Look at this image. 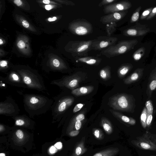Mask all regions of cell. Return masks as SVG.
<instances>
[{
  "mask_svg": "<svg viewBox=\"0 0 156 156\" xmlns=\"http://www.w3.org/2000/svg\"><path fill=\"white\" fill-rule=\"evenodd\" d=\"M79 133L78 130H73L69 133V135L72 136H75L77 135Z\"/></svg>",
  "mask_w": 156,
  "mask_h": 156,
  "instance_id": "obj_40",
  "label": "cell"
},
{
  "mask_svg": "<svg viewBox=\"0 0 156 156\" xmlns=\"http://www.w3.org/2000/svg\"><path fill=\"white\" fill-rule=\"evenodd\" d=\"M18 73L22 78L26 87L40 91L45 89L42 78L39 74L23 71H19Z\"/></svg>",
  "mask_w": 156,
  "mask_h": 156,
  "instance_id": "obj_4",
  "label": "cell"
},
{
  "mask_svg": "<svg viewBox=\"0 0 156 156\" xmlns=\"http://www.w3.org/2000/svg\"><path fill=\"white\" fill-rule=\"evenodd\" d=\"M2 86L5 87V83H2Z\"/></svg>",
  "mask_w": 156,
  "mask_h": 156,
  "instance_id": "obj_52",
  "label": "cell"
},
{
  "mask_svg": "<svg viewBox=\"0 0 156 156\" xmlns=\"http://www.w3.org/2000/svg\"><path fill=\"white\" fill-rule=\"evenodd\" d=\"M131 6L132 4L130 2L122 0L105 6L103 10L105 14H110L127 10Z\"/></svg>",
  "mask_w": 156,
  "mask_h": 156,
  "instance_id": "obj_11",
  "label": "cell"
},
{
  "mask_svg": "<svg viewBox=\"0 0 156 156\" xmlns=\"http://www.w3.org/2000/svg\"><path fill=\"white\" fill-rule=\"evenodd\" d=\"M145 48L141 47L137 50L133 54V58L136 61L139 60L144 55Z\"/></svg>",
  "mask_w": 156,
  "mask_h": 156,
  "instance_id": "obj_28",
  "label": "cell"
},
{
  "mask_svg": "<svg viewBox=\"0 0 156 156\" xmlns=\"http://www.w3.org/2000/svg\"><path fill=\"white\" fill-rule=\"evenodd\" d=\"M137 43L138 41L136 39L121 41L102 50L100 54L108 58L117 56L133 49Z\"/></svg>",
  "mask_w": 156,
  "mask_h": 156,
  "instance_id": "obj_3",
  "label": "cell"
},
{
  "mask_svg": "<svg viewBox=\"0 0 156 156\" xmlns=\"http://www.w3.org/2000/svg\"><path fill=\"white\" fill-rule=\"evenodd\" d=\"M56 151L55 147L54 146H51L49 149V151L51 153H54L56 152Z\"/></svg>",
  "mask_w": 156,
  "mask_h": 156,
  "instance_id": "obj_45",
  "label": "cell"
},
{
  "mask_svg": "<svg viewBox=\"0 0 156 156\" xmlns=\"http://www.w3.org/2000/svg\"><path fill=\"white\" fill-rule=\"evenodd\" d=\"M76 154L77 155H80L82 152V148L80 147H77L76 149Z\"/></svg>",
  "mask_w": 156,
  "mask_h": 156,
  "instance_id": "obj_41",
  "label": "cell"
},
{
  "mask_svg": "<svg viewBox=\"0 0 156 156\" xmlns=\"http://www.w3.org/2000/svg\"><path fill=\"white\" fill-rule=\"evenodd\" d=\"M108 105L115 110L133 113L136 107L135 100L132 95L121 93L110 97Z\"/></svg>",
  "mask_w": 156,
  "mask_h": 156,
  "instance_id": "obj_2",
  "label": "cell"
},
{
  "mask_svg": "<svg viewBox=\"0 0 156 156\" xmlns=\"http://www.w3.org/2000/svg\"><path fill=\"white\" fill-rule=\"evenodd\" d=\"M111 67L107 66L101 69L99 72V75L103 80H107L111 77Z\"/></svg>",
  "mask_w": 156,
  "mask_h": 156,
  "instance_id": "obj_24",
  "label": "cell"
},
{
  "mask_svg": "<svg viewBox=\"0 0 156 156\" xmlns=\"http://www.w3.org/2000/svg\"><path fill=\"white\" fill-rule=\"evenodd\" d=\"M119 151L117 148L108 149L97 153L93 156H113L117 153Z\"/></svg>",
  "mask_w": 156,
  "mask_h": 156,
  "instance_id": "obj_23",
  "label": "cell"
},
{
  "mask_svg": "<svg viewBox=\"0 0 156 156\" xmlns=\"http://www.w3.org/2000/svg\"><path fill=\"white\" fill-rule=\"evenodd\" d=\"M55 146L57 149H60L61 148L62 146V143L60 142H58L55 144Z\"/></svg>",
  "mask_w": 156,
  "mask_h": 156,
  "instance_id": "obj_46",
  "label": "cell"
},
{
  "mask_svg": "<svg viewBox=\"0 0 156 156\" xmlns=\"http://www.w3.org/2000/svg\"><path fill=\"white\" fill-rule=\"evenodd\" d=\"M156 15V7L153 8L150 13L146 18L147 20H150L154 17Z\"/></svg>",
  "mask_w": 156,
  "mask_h": 156,
  "instance_id": "obj_33",
  "label": "cell"
},
{
  "mask_svg": "<svg viewBox=\"0 0 156 156\" xmlns=\"http://www.w3.org/2000/svg\"><path fill=\"white\" fill-rule=\"evenodd\" d=\"M153 8L152 7H151L144 10L140 16V19L141 20H143L146 19L150 13Z\"/></svg>",
  "mask_w": 156,
  "mask_h": 156,
  "instance_id": "obj_30",
  "label": "cell"
},
{
  "mask_svg": "<svg viewBox=\"0 0 156 156\" xmlns=\"http://www.w3.org/2000/svg\"><path fill=\"white\" fill-rule=\"evenodd\" d=\"M56 20L57 17L55 16L53 17L52 18L50 17L48 19V20L49 22L54 21Z\"/></svg>",
  "mask_w": 156,
  "mask_h": 156,
  "instance_id": "obj_47",
  "label": "cell"
},
{
  "mask_svg": "<svg viewBox=\"0 0 156 156\" xmlns=\"http://www.w3.org/2000/svg\"><path fill=\"white\" fill-rule=\"evenodd\" d=\"M144 70L143 68L136 69L131 75L124 80V83L130 84L138 81L142 78Z\"/></svg>",
  "mask_w": 156,
  "mask_h": 156,
  "instance_id": "obj_17",
  "label": "cell"
},
{
  "mask_svg": "<svg viewBox=\"0 0 156 156\" xmlns=\"http://www.w3.org/2000/svg\"><path fill=\"white\" fill-rule=\"evenodd\" d=\"M4 80L6 83L16 86L26 87L20 76L14 72L11 73L7 76Z\"/></svg>",
  "mask_w": 156,
  "mask_h": 156,
  "instance_id": "obj_15",
  "label": "cell"
},
{
  "mask_svg": "<svg viewBox=\"0 0 156 156\" xmlns=\"http://www.w3.org/2000/svg\"><path fill=\"white\" fill-rule=\"evenodd\" d=\"M147 110L146 108L145 107L142 110L140 117V121L141 125L144 129H145L147 127Z\"/></svg>",
  "mask_w": 156,
  "mask_h": 156,
  "instance_id": "obj_27",
  "label": "cell"
},
{
  "mask_svg": "<svg viewBox=\"0 0 156 156\" xmlns=\"http://www.w3.org/2000/svg\"><path fill=\"white\" fill-rule=\"evenodd\" d=\"M55 101L51 106L52 115L54 117H59L73 104L74 98L71 96L56 97Z\"/></svg>",
  "mask_w": 156,
  "mask_h": 156,
  "instance_id": "obj_7",
  "label": "cell"
},
{
  "mask_svg": "<svg viewBox=\"0 0 156 156\" xmlns=\"http://www.w3.org/2000/svg\"><path fill=\"white\" fill-rule=\"evenodd\" d=\"M14 3L17 6H20L22 4V2L20 0H15Z\"/></svg>",
  "mask_w": 156,
  "mask_h": 156,
  "instance_id": "obj_43",
  "label": "cell"
},
{
  "mask_svg": "<svg viewBox=\"0 0 156 156\" xmlns=\"http://www.w3.org/2000/svg\"><path fill=\"white\" fill-rule=\"evenodd\" d=\"M75 59L79 62L92 65H97L101 62L102 59L97 57L85 56L83 57H75Z\"/></svg>",
  "mask_w": 156,
  "mask_h": 156,
  "instance_id": "obj_18",
  "label": "cell"
},
{
  "mask_svg": "<svg viewBox=\"0 0 156 156\" xmlns=\"http://www.w3.org/2000/svg\"><path fill=\"white\" fill-rule=\"evenodd\" d=\"M16 135L20 139H22L23 137V133L22 130H18L16 132Z\"/></svg>",
  "mask_w": 156,
  "mask_h": 156,
  "instance_id": "obj_35",
  "label": "cell"
},
{
  "mask_svg": "<svg viewBox=\"0 0 156 156\" xmlns=\"http://www.w3.org/2000/svg\"><path fill=\"white\" fill-rule=\"evenodd\" d=\"M69 29L73 34L78 36L90 34L93 31L92 24L84 19H77L73 20L70 23Z\"/></svg>",
  "mask_w": 156,
  "mask_h": 156,
  "instance_id": "obj_6",
  "label": "cell"
},
{
  "mask_svg": "<svg viewBox=\"0 0 156 156\" xmlns=\"http://www.w3.org/2000/svg\"><path fill=\"white\" fill-rule=\"evenodd\" d=\"M85 115L84 114L81 113L78 114L77 116L75 117L73 119L74 121H82L85 119Z\"/></svg>",
  "mask_w": 156,
  "mask_h": 156,
  "instance_id": "obj_32",
  "label": "cell"
},
{
  "mask_svg": "<svg viewBox=\"0 0 156 156\" xmlns=\"http://www.w3.org/2000/svg\"><path fill=\"white\" fill-rule=\"evenodd\" d=\"M109 111L114 116L120 119L125 122L131 125H134L136 123L135 120L132 118L127 117L119 112L111 109H110Z\"/></svg>",
  "mask_w": 156,
  "mask_h": 156,
  "instance_id": "obj_20",
  "label": "cell"
},
{
  "mask_svg": "<svg viewBox=\"0 0 156 156\" xmlns=\"http://www.w3.org/2000/svg\"><path fill=\"white\" fill-rule=\"evenodd\" d=\"M93 40L88 41H75L69 42L68 51L75 57L88 56V53L91 50Z\"/></svg>",
  "mask_w": 156,
  "mask_h": 156,
  "instance_id": "obj_5",
  "label": "cell"
},
{
  "mask_svg": "<svg viewBox=\"0 0 156 156\" xmlns=\"http://www.w3.org/2000/svg\"><path fill=\"white\" fill-rule=\"evenodd\" d=\"M150 31L149 29L144 25L139 24L127 28L123 32L124 35L127 36L136 37L142 36L146 34Z\"/></svg>",
  "mask_w": 156,
  "mask_h": 156,
  "instance_id": "obj_13",
  "label": "cell"
},
{
  "mask_svg": "<svg viewBox=\"0 0 156 156\" xmlns=\"http://www.w3.org/2000/svg\"><path fill=\"white\" fill-rule=\"evenodd\" d=\"M0 156H5V154L4 153H1L0 154Z\"/></svg>",
  "mask_w": 156,
  "mask_h": 156,
  "instance_id": "obj_50",
  "label": "cell"
},
{
  "mask_svg": "<svg viewBox=\"0 0 156 156\" xmlns=\"http://www.w3.org/2000/svg\"><path fill=\"white\" fill-rule=\"evenodd\" d=\"M45 8L46 10H48L52 9V7L50 5H47L45 6Z\"/></svg>",
  "mask_w": 156,
  "mask_h": 156,
  "instance_id": "obj_48",
  "label": "cell"
},
{
  "mask_svg": "<svg viewBox=\"0 0 156 156\" xmlns=\"http://www.w3.org/2000/svg\"><path fill=\"white\" fill-rule=\"evenodd\" d=\"M81 79L77 74L63 77L61 79L54 80L51 84L58 86L59 87H65L68 89H74L78 87Z\"/></svg>",
  "mask_w": 156,
  "mask_h": 156,
  "instance_id": "obj_10",
  "label": "cell"
},
{
  "mask_svg": "<svg viewBox=\"0 0 156 156\" xmlns=\"http://www.w3.org/2000/svg\"><path fill=\"white\" fill-rule=\"evenodd\" d=\"M42 2L44 3L45 4H48L50 3V1L48 0H44Z\"/></svg>",
  "mask_w": 156,
  "mask_h": 156,
  "instance_id": "obj_49",
  "label": "cell"
},
{
  "mask_svg": "<svg viewBox=\"0 0 156 156\" xmlns=\"http://www.w3.org/2000/svg\"><path fill=\"white\" fill-rule=\"evenodd\" d=\"M132 64L129 63L122 64L119 68L117 70V74L118 77L122 78L133 68Z\"/></svg>",
  "mask_w": 156,
  "mask_h": 156,
  "instance_id": "obj_22",
  "label": "cell"
},
{
  "mask_svg": "<svg viewBox=\"0 0 156 156\" xmlns=\"http://www.w3.org/2000/svg\"><path fill=\"white\" fill-rule=\"evenodd\" d=\"M75 127L76 130H79L81 127L82 122L81 121H75Z\"/></svg>",
  "mask_w": 156,
  "mask_h": 156,
  "instance_id": "obj_37",
  "label": "cell"
},
{
  "mask_svg": "<svg viewBox=\"0 0 156 156\" xmlns=\"http://www.w3.org/2000/svg\"><path fill=\"white\" fill-rule=\"evenodd\" d=\"M94 89V87L93 86L82 87L73 90L71 93L76 96L87 94L91 92Z\"/></svg>",
  "mask_w": 156,
  "mask_h": 156,
  "instance_id": "obj_19",
  "label": "cell"
},
{
  "mask_svg": "<svg viewBox=\"0 0 156 156\" xmlns=\"http://www.w3.org/2000/svg\"><path fill=\"white\" fill-rule=\"evenodd\" d=\"M94 135L97 138H99L100 135V130L98 129H95L94 132Z\"/></svg>",
  "mask_w": 156,
  "mask_h": 156,
  "instance_id": "obj_42",
  "label": "cell"
},
{
  "mask_svg": "<svg viewBox=\"0 0 156 156\" xmlns=\"http://www.w3.org/2000/svg\"><path fill=\"white\" fill-rule=\"evenodd\" d=\"M151 134L147 131L141 136L132 141L136 147L141 149L156 151V143L151 139Z\"/></svg>",
  "mask_w": 156,
  "mask_h": 156,
  "instance_id": "obj_8",
  "label": "cell"
},
{
  "mask_svg": "<svg viewBox=\"0 0 156 156\" xmlns=\"http://www.w3.org/2000/svg\"><path fill=\"white\" fill-rule=\"evenodd\" d=\"M18 47L20 49H23L25 48L26 45L24 42L22 40H20L17 44Z\"/></svg>",
  "mask_w": 156,
  "mask_h": 156,
  "instance_id": "obj_36",
  "label": "cell"
},
{
  "mask_svg": "<svg viewBox=\"0 0 156 156\" xmlns=\"http://www.w3.org/2000/svg\"><path fill=\"white\" fill-rule=\"evenodd\" d=\"M53 63L54 66L56 68L59 67L60 65L59 61L57 59H55L53 60Z\"/></svg>",
  "mask_w": 156,
  "mask_h": 156,
  "instance_id": "obj_38",
  "label": "cell"
},
{
  "mask_svg": "<svg viewBox=\"0 0 156 156\" xmlns=\"http://www.w3.org/2000/svg\"><path fill=\"white\" fill-rule=\"evenodd\" d=\"M150 156H156V155H150Z\"/></svg>",
  "mask_w": 156,
  "mask_h": 156,
  "instance_id": "obj_53",
  "label": "cell"
},
{
  "mask_svg": "<svg viewBox=\"0 0 156 156\" xmlns=\"http://www.w3.org/2000/svg\"><path fill=\"white\" fill-rule=\"evenodd\" d=\"M3 43L2 40L1 39H0V44H2Z\"/></svg>",
  "mask_w": 156,
  "mask_h": 156,
  "instance_id": "obj_51",
  "label": "cell"
},
{
  "mask_svg": "<svg viewBox=\"0 0 156 156\" xmlns=\"http://www.w3.org/2000/svg\"><path fill=\"white\" fill-rule=\"evenodd\" d=\"M22 25L26 28H28L29 27V24L26 20H23L22 21Z\"/></svg>",
  "mask_w": 156,
  "mask_h": 156,
  "instance_id": "obj_39",
  "label": "cell"
},
{
  "mask_svg": "<svg viewBox=\"0 0 156 156\" xmlns=\"http://www.w3.org/2000/svg\"><path fill=\"white\" fill-rule=\"evenodd\" d=\"M141 9V6H139L136 9L131 17L130 21L131 23L135 22L138 20L139 17L140 12Z\"/></svg>",
  "mask_w": 156,
  "mask_h": 156,
  "instance_id": "obj_29",
  "label": "cell"
},
{
  "mask_svg": "<svg viewBox=\"0 0 156 156\" xmlns=\"http://www.w3.org/2000/svg\"><path fill=\"white\" fill-rule=\"evenodd\" d=\"M84 105V104L82 103H78L76 104L73 109V112L76 113L79 111L82 108Z\"/></svg>",
  "mask_w": 156,
  "mask_h": 156,
  "instance_id": "obj_34",
  "label": "cell"
},
{
  "mask_svg": "<svg viewBox=\"0 0 156 156\" xmlns=\"http://www.w3.org/2000/svg\"><path fill=\"white\" fill-rule=\"evenodd\" d=\"M145 107L147 113V127L149 128L151 126L152 121L153 112V106L151 101L148 100L146 102Z\"/></svg>",
  "mask_w": 156,
  "mask_h": 156,
  "instance_id": "obj_21",
  "label": "cell"
},
{
  "mask_svg": "<svg viewBox=\"0 0 156 156\" xmlns=\"http://www.w3.org/2000/svg\"><path fill=\"white\" fill-rule=\"evenodd\" d=\"M0 66L1 67H3L7 65V62L5 61H2L0 62Z\"/></svg>",
  "mask_w": 156,
  "mask_h": 156,
  "instance_id": "obj_44",
  "label": "cell"
},
{
  "mask_svg": "<svg viewBox=\"0 0 156 156\" xmlns=\"http://www.w3.org/2000/svg\"><path fill=\"white\" fill-rule=\"evenodd\" d=\"M118 40L115 37L103 36L93 39L91 50L101 51L115 44Z\"/></svg>",
  "mask_w": 156,
  "mask_h": 156,
  "instance_id": "obj_9",
  "label": "cell"
},
{
  "mask_svg": "<svg viewBox=\"0 0 156 156\" xmlns=\"http://www.w3.org/2000/svg\"><path fill=\"white\" fill-rule=\"evenodd\" d=\"M117 1V0H103L98 4V6L99 7L104 5L106 6L116 2Z\"/></svg>",
  "mask_w": 156,
  "mask_h": 156,
  "instance_id": "obj_31",
  "label": "cell"
},
{
  "mask_svg": "<svg viewBox=\"0 0 156 156\" xmlns=\"http://www.w3.org/2000/svg\"><path fill=\"white\" fill-rule=\"evenodd\" d=\"M23 97L25 109L30 117L45 113L53 103L52 100L42 95L27 94Z\"/></svg>",
  "mask_w": 156,
  "mask_h": 156,
  "instance_id": "obj_1",
  "label": "cell"
},
{
  "mask_svg": "<svg viewBox=\"0 0 156 156\" xmlns=\"http://www.w3.org/2000/svg\"><path fill=\"white\" fill-rule=\"evenodd\" d=\"M117 24L116 23H111L106 24V30L107 34V36L111 35L116 30Z\"/></svg>",
  "mask_w": 156,
  "mask_h": 156,
  "instance_id": "obj_26",
  "label": "cell"
},
{
  "mask_svg": "<svg viewBox=\"0 0 156 156\" xmlns=\"http://www.w3.org/2000/svg\"><path fill=\"white\" fill-rule=\"evenodd\" d=\"M128 11L115 12L101 16L100 22L104 24L111 23H117L123 19L127 13Z\"/></svg>",
  "mask_w": 156,
  "mask_h": 156,
  "instance_id": "obj_12",
  "label": "cell"
},
{
  "mask_svg": "<svg viewBox=\"0 0 156 156\" xmlns=\"http://www.w3.org/2000/svg\"><path fill=\"white\" fill-rule=\"evenodd\" d=\"M101 125L105 131L108 133H111L112 130V126L110 121L106 118L103 117L101 120Z\"/></svg>",
  "mask_w": 156,
  "mask_h": 156,
  "instance_id": "obj_25",
  "label": "cell"
},
{
  "mask_svg": "<svg viewBox=\"0 0 156 156\" xmlns=\"http://www.w3.org/2000/svg\"><path fill=\"white\" fill-rule=\"evenodd\" d=\"M156 90V67L150 73L147 90V94L149 98H150L153 92Z\"/></svg>",
  "mask_w": 156,
  "mask_h": 156,
  "instance_id": "obj_16",
  "label": "cell"
},
{
  "mask_svg": "<svg viewBox=\"0 0 156 156\" xmlns=\"http://www.w3.org/2000/svg\"><path fill=\"white\" fill-rule=\"evenodd\" d=\"M11 101H7L0 103V113L8 116H16L17 112H15V106L14 103L11 102Z\"/></svg>",
  "mask_w": 156,
  "mask_h": 156,
  "instance_id": "obj_14",
  "label": "cell"
}]
</instances>
